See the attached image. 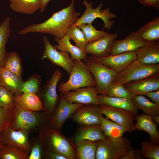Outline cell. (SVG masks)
I'll use <instances>...</instances> for the list:
<instances>
[{
	"label": "cell",
	"mask_w": 159,
	"mask_h": 159,
	"mask_svg": "<svg viewBox=\"0 0 159 159\" xmlns=\"http://www.w3.org/2000/svg\"><path fill=\"white\" fill-rule=\"evenodd\" d=\"M74 5V0H71L68 6L53 13L45 21L28 25L20 30L18 34L23 35L31 32H37L51 34L55 38L63 37L81 14L80 12L76 11Z\"/></svg>",
	"instance_id": "obj_1"
},
{
	"label": "cell",
	"mask_w": 159,
	"mask_h": 159,
	"mask_svg": "<svg viewBox=\"0 0 159 159\" xmlns=\"http://www.w3.org/2000/svg\"><path fill=\"white\" fill-rule=\"evenodd\" d=\"M44 150L61 154L68 159H76L74 143L59 131L47 126L37 132Z\"/></svg>",
	"instance_id": "obj_2"
},
{
	"label": "cell",
	"mask_w": 159,
	"mask_h": 159,
	"mask_svg": "<svg viewBox=\"0 0 159 159\" xmlns=\"http://www.w3.org/2000/svg\"><path fill=\"white\" fill-rule=\"evenodd\" d=\"M50 120L44 110L37 112L29 110L15 101L11 126L14 130L24 129L29 130L30 132H38L48 125Z\"/></svg>",
	"instance_id": "obj_3"
},
{
	"label": "cell",
	"mask_w": 159,
	"mask_h": 159,
	"mask_svg": "<svg viewBox=\"0 0 159 159\" xmlns=\"http://www.w3.org/2000/svg\"><path fill=\"white\" fill-rule=\"evenodd\" d=\"M72 72L68 80L60 83L58 88L60 94L67 91L89 86H95V80L82 60H73Z\"/></svg>",
	"instance_id": "obj_4"
},
{
	"label": "cell",
	"mask_w": 159,
	"mask_h": 159,
	"mask_svg": "<svg viewBox=\"0 0 159 159\" xmlns=\"http://www.w3.org/2000/svg\"><path fill=\"white\" fill-rule=\"evenodd\" d=\"M132 148L130 140L126 138L106 137L97 141L95 159H120Z\"/></svg>",
	"instance_id": "obj_5"
},
{
	"label": "cell",
	"mask_w": 159,
	"mask_h": 159,
	"mask_svg": "<svg viewBox=\"0 0 159 159\" xmlns=\"http://www.w3.org/2000/svg\"><path fill=\"white\" fill-rule=\"evenodd\" d=\"M159 73V64H142L137 59L117 74L112 84L124 85Z\"/></svg>",
	"instance_id": "obj_6"
},
{
	"label": "cell",
	"mask_w": 159,
	"mask_h": 159,
	"mask_svg": "<svg viewBox=\"0 0 159 159\" xmlns=\"http://www.w3.org/2000/svg\"><path fill=\"white\" fill-rule=\"evenodd\" d=\"M82 3L85 6V10L82 15L77 20L74 25L78 26L82 24L92 23L95 19L99 18L101 19L104 23L103 30L105 28L107 30L111 29L114 22V20H111L116 18V14L111 12L109 8L102 10V8L104 5L102 3H101L94 9L93 8L91 2L88 3L86 0H83Z\"/></svg>",
	"instance_id": "obj_7"
},
{
	"label": "cell",
	"mask_w": 159,
	"mask_h": 159,
	"mask_svg": "<svg viewBox=\"0 0 159 159\" xmlns=\"http://www.w3.org/2000/svg\"><path fill=\"white\" fill-rule=\"evenodd\" d=\"M83 61L95 80L97 92L104 90L109 86L117 74L116 71L99 62L92 55Z\"/></svg>",
	"instance_id": "obj_8"
},
{
	"label": "cell",
	"mask_w": 159,
	"mask_h": 159,
	"mask_svg": "<svg viewBox=\"0 0 159 159\" xmlns=\"http://www.w3.org/2000/svg\"><path fill=\"white\" fill-rule=\"evenodd\" d=\"M62 76L61 72L59 70H55L47 82L40 98L43 107V110L51 119L58 102L59 97L57 92V83Z\"/></svg>",
	"instance_id": "obj_9"
},
{
	"label": "cell",
	"mask_w": 159,
	"mask_h": 159,
	"mask_svg": "<svg viewBox=\"0 0 159 159\" xmlns=\"http://www.w3.org/2000/svg\"><path fill=\"white\" fill-rule=\"evenodd\" d=\"M103 114L100 105L83 104L80 107L71 117L79 126H100Z\"/></svg>",
	"instance_id": "obj_10"
},
{
	"label": "cell",
	"mask_w": 159,
	"mask_h": 159,
	"mask_svg": "<svg viewBox=\"0 0 159 159\" xmlns=\"http://www.w3.org/2000/svg\"><path fill=\"white\" fill-rule=\"evenodd\" d=\"M83 105L69 102L60 95L58 103L48 126L61 132L65 122L70 118L75 111Z\"/></svg>",
	"instance_id": "obj_11"
},
{
	"label": "cell",
	"mask_w": 159,
	"mask_h": 159,
	"mask_svg": "<svg viewBox=\"0 0 159 159\" xmlns=\"http://www.w3.org/2000/svg\"><path fill=\"white\" fill-rule=\"evenodd\" d=\"M30 131L26 129L14 130L11 125L0 134L2 141L5 145L15 146L29 154L31 150L29 137Z\"/></svg>",
	"instance_id": "obj_12"
},
{
	"label": "cell",
	"mask_w": 159,
	"mask_h": 159,
	"mask_svg": "<svg viewBox=\"0 0 159 159\" xmlns=\"http://www.w3.org/2000/svg\"><path fill=\"white\" fill-rule=\"evenodd\" d=\"M43 40L44 50L42 59H48L53 64L63 68L69 75L72 71L73 61L69 53L66 52L58 51L45 36L43 37Z\"/></svg>",
	"instance_id": "obj_13"
},
{
	"label": "cell",
	"mask_w": 159,
	"mask_h": 159,
	"mask_svg": "<svg viewBox=\"0 0 159 159\" xmlns=\"http://www.w3.org/2000/svg\"><path fill=\"white\" fill-rule=\"evenodd\" d=\"M100 107L106 118L123 127L129 133L134 131L133 127L135 117L133 114L123 109L111 106L101 105Z\"/></svg>",
	"instance_id": "obj_14"
},
{
	"label": "cell",
	"mask_w": 159,
	"mask_h": 159,
	"mask_svg": "<svg viewBox=\"0 0 159 159\" xmlns=\"http://www.w3.org/2000/svg\"><path fill=\"white\" fill-rule=\"evenodd\" d=\"M92 56L95 59L117 73L123 70L136 59V51L109 55L102 57Z\"/></svg>",
	"instance_id": "obj_15"
},
{
	"label": "cell",
	"mask_w": 159,
	"mask_h": 159,
	"mask_svg": "<svg viewBox=\"0 0 159 159\" xmlns=\"http://www.w3.org/2000/svg\"><path fill=\"white\" fill-rule=\"evenodd\" d=\"M98 94L95 86H89L69 91L60 95L70 102L100 105Z\"/></svg>",
	"instance_id": "obj_16"
},
{
	"label": "cell",
	"mask_w": 159,
	"mask_h": 159,
	"mask_svg": "<svg viewBox=\"0 0 159 159\" xmlns=\"http://www.w3.org/2000/svg\"><path fill=\"white\" fill-rule=\"evenodd\" d=\"M133 95H146L159 90V73L123 85Z\"/></svg>",
	"instance_id": "obj_17"
},
{
	"label": "cell",
	"mask_w": 159,
	"mask_h": 159,
	"mask_svg": "<svg viewBox=\"0 0 159 159\" xmlns=\"http://www.w3.org/2000/svg\"><path fill=\"white\" fill-rule=\"evenodd\" d=\"M146 42L139 37L136 32L132 31L125 38L113 41L110 55L136 51Z\"/></svg>",
	"instance_id": "obj_18"
},
{
	"label": "cell",
	"mask_w": 159,
	"mask_h": 159,
	"mask_svg": "<svg viewBox=\"0 0 159 159\" xmlns=\"http://www.w3.org/2000/svg\"><path fill=\"white\" fill-rule=\"evenodd\" d=\"M118 37L117 32L109 34L100 39L88 42L85 46L84 50L86 54L102 57L110 54L113 41Z\"/></svg>",
	"instance_id": "obj_19"
},
{
	"label": "cell",
	"mask_w": 159,
	"mask_h": 159,
	"mask_svg": "<svg viewBox=\"0 0 159 159\" xmlns=\"http://www.w3.org/2000/svg\"><path fill=\"white\" fill-rule=\"evenodd\" d=\"M136 59L147 64H159V40L147 42L136 51Z\"/></svg>",
	"instance_id": "obj_20"
},
{
	"label": "cell",
	"mask_w": 159,
	"mask_h": 159,
	"mask_svg": "<svg viewBox=\"0 0 159 159\" xmlns=\"http://www.w3.org/2000/svg\"><path fill=\"white\" fill-rule=\"evenodd\" d=\"M136 123L133 127L134 130L144 131L150 136V141L154 143L159 144V133L157 127L158 124L155 123L150 116L145 114L136 115Z\"/></svg>",
	"instance_id": "obj_21"
},
{
	"label": "cell",
	"mask_w": 159,
	"mask_h": 159,
	"mask_svg": "<svg viewBox=\"0 0 159 159\" xmlns=\"http://www.w3.org/2000/svg\"><path fill=\"white\" fill-rule=\"evenodd\" d=\"M100 126H79L73 137L74 143L83 140L96 141L106 137Z\"/></svg>",
	"instance_id": "obj_22"
},
{
	"label": "cell",
	"mask_w": 159,
	"mask_h": 159,
	"mask_svg": "<svg viewBox=\"0 0 159 159\" xmlns=\"http://www.w3.org/2000/svg\"><path fill=\"white\" fill-rule=\"evenodd\" d=\"M101 105H108L125 110L133 114H138V110L134 105L132 100L122 98L111 97L97 95Z\"/></svg>",
	"instance_id": "obj_23"
},
{
	"label": "cell",
	"mask_w": 159,
	"mask_h": 159,
	"mask_svg": "<svg viewBox=\"0 0 159 159\" xmlns=\"http://www.w3.org/2000/svg\"><path fill=\"white\" fill-rule=\"evenodd\" d=\"M23 81L4 67H0V86L13 93L15 96L21 93L20 89Z\"/></svg>",
	"instance_id": "obj_24"
},
{
	"label": "cell",
	"mask_w": 159,
	"mask_h": 159,
	"mask_svg": "<svg viewBox=\"0 0 159 159\" xmlns=\"http://www.w3.org/2000/svg\"><path fill=\"white\" fill-rule=\"evenodd\" d=\"M55 39L58 44L54 46L59 50L69 53L72 60H82L87 58V54L84 50L72 45L70 41L69 37L67 34L61 38Z\"/></svg>",
	"instance_id": "obj_25"
},
{
	"label": "cell",
	"mask_w": 159,
	"mask_h": 159,
	"mask_svg": "<svg viewBox=\"0 0 159 159\" xmlns=\"http://www.w3.org/2000/svg\"><path fill=\"white\" fill-rule=\"evenodd\" d=\"M136 32L145 42L159 40V17L157 16L146 23Z\"/></svg>",
	"instance_id": "obj_26"
},
{
	"label": "cell",
	"mask_w": 159,
	"mask_h": 159,
	"mask_svg": "<svg viewBox=\"0 0 159 159\" xmlns=\"http://www.w3.org/2000/svg\"><path fill=\"white\" fill-rule=\"evenodd\" d=\"M9 7L14 12L32 14L40 10V0H10Z\"/></svg>",
	"instance_id": "obj_27"
},
{
	"label": "cell",
	"mask_w": 159,
	"mask_h": 159,
	"mask_svg": "<svg viewBox=\"0 0 159 159\" xmlns=\"http://www.w3.org/2000/svg\"><path fill=\"white\" fill-rule=\"evenodd\" d=\"M97 141L83 140L75 143L77 159H95Z\"/></svg>",
	"instance_id": "obj_28"
},
{
	"label": "cell",
	"mask_w": 159,
	"mask_h": 159,
	"mask_svg": "<svg viewBox=\"0 0 159 159\" xmlns=\"http://www.w3.org/2000/svg\"><path fill=\"white\" fill-rule=\"evenodd\" d=\"M11 18H6L0 24V67H4L8 53L6 45L10 36Z\"/></svg>",
	"instance_id": "obj_29"
},
{
	"label": "cell",
	"mask_w": 159,
	"mask_h": 159,
	"mask_svg": "<svg viewBox=\"0 0 159 159\" xmlns=\"http://www.w3.org/2000/svg\"><path fill=\"white\" fill-rule=\"evenodd\" d=\"M15 100L27 109L37 112L43 110L42 102L37 94L21 93L15 96Z\"/></svg>",
	"instance_id": "obj_30"
},
{
	"label": "cell",
	"mask_w": 159,
	"mask_h": 159,
	"mask_svg": "<svg viewBox=\"0 0 159 159\" xmlns=\"http://www.w3.org/2000/svg\"><path fill=\"white\" fill-rule=\"evenodd\" d=\"M132 100L136 108L150 116L159 115V104L150 101L142 95L134 96Z\"/></svg>",
	"instance_id": "obj_31"
},
{
	"label": "cell",
	"mask_w": 159,
	"mask_h": 159,
	"mask_svg": "<svg viewBox=\"0 0 159 159\" xmlns=\"http://www.w3.org/2000/svg\"><path fill=\"white\" fill-rule=\"evenodd\" d=\"M100 127L107 137L112 138H122L125 132H128L127 130L123 127L103 117Z\"/></svg>",
	"instance_id": "obj_32"
},
{
	"label": "cell",
	"mask_w": 159,
	"mask_h": 159,
	"mask_svg": "<svg viewBox=\"0 0 159 159\" xmlns=\"http://www.w3.org/2000/svg\"><path fill=\"white\" fill-rule=\"evenodd\" d=\"M4 67L22 79L23 68L19 55L16 52L14 51L9 54L8 53Z\"/></svg>",
	"instance_id": "obj_33"
},
{
	"label": "cell",
	"mask_w": 159,
	"mask_h": 159,
	"mask_svg": "<svg viewBox=\"0 0 159 159\" xmlns=\"http://www.w3.org/2000/svg\"><path fill=\"white\" fill-rule=\"evenodd\" d=\"M97 94L113 97H122L132 100L133 96L123 85L111 84L105 89L97 92Z\"/></svg>",
	"instance_id": "obj_34"
},
{
	"label": "cell",
	"mask_w": 159,
	"mask_h": 159,
	"mask_svg": "<svg viewBox=\"0 0 159 159\" xmlns=\"http://www.w3.org/2000/svg\"><path fill=\"white\" fill-rule=\"evenodd\" d=\"M41 82V75L35 73L27 80L23 82L20 89L21 93L37 94L39 92Z\"/></svg>",
	"instance_id": "obj_35"
},
{
	"label": "cell",
	"mask_w": 159,
	"mask_h": 159,
	"mask_svg": "<svg viewBox=\"0 0 159 159\" xmlns=\"http://www.w3.org/2000/svg\"><path fill=\"white\" fill-rule=\"evenodd\" d=\"M29 154L10 145H5L0 150L1 159H28Z\"/></svg>",
	"instance_id": "obj_36"
},
{
	"label": "cell",
	"mask_w": 159,
	"mask_h": 159,
	"mask_svg": "<svg viewBox=\"0 0 159 159\" xmlns=\"http://www.w3.org/2000/svg\"><path fill=\"white\" fill-rule=\"evenodd\" d=\"M77 26L84 33L88 42L97 40L109 34L103 29L97 30L92 25V23L82 24Z\"/></svg>",
	"instance_id": "obj_37"
},
{
	"label": "cell",
	"mask_w": 159,
	"mask_h": 159,
	"mask_svg": "<svg viewBox=\"0 0 159 159\" xmlns=\"http://www.w3.org/2000/svg\"><path fill=\"white\" fill-rule=\"evenodd\" d=\"M75 43V45L84 50L86 45L88 43L82 31L77 26L72 25L67 30L66 34Z\"/></svg>",
	"instance_id": "obj_38"
},
{
	"label": "cell",
	"mask_w": 159,
	"mask_h": 159,
	"mask_svg": "<svg viewBox=\"0 0 159 159\" xmlns=\"http://www.w3.org/2000/svg\"><path fill=\"white\" fill-rule=\"evenodd\" d=\"M140 154L144 158L159 159V145L151 141L144 140L141 143Z\"/></svg>",
	"instance_id": "obj_39"
},
{
	"label": "cell",
	"mask_w": 159,
	"mask_h": 159,
	"mask_svg": "<svg viewBox=\"0 0 159 159\" xmlns=\"http://www.w3.org/2000/svg\"><path fill=\"white\" fill-rule=\"evenodd\" d=\"M14 94L5 87L0 86V107L13 109L15 104Z\"/></svg>",
	"instance_id": "obj_40"
},
{
	"label": "cell",
	"mask_w": 159,
	"mask_h": 159,
	"mask_svg": "<svg viewBox=\"0 0 159 159\" xmlns=\"http://www.w3.org/2000/svg\"><path fill=\"white\" fill-rule=\"evenodd\" d=\"M30 142L31 150L28 159H42L44 149L38 135Z\"/></svg>",
	"instance_id": "obj_41"
},
{
	"label": "cell",
	"mask_w": 159,
	"mask_h": 159,
	"mask_svg": "<svg viewBox=\"0 0 159 159\" xmlns=\"http://www.w3.org/2000/svg\"><path fill=\"white\" fill-rule=\"evenodd\" d=\"M13 115L14 109H7L0 107V134L11 125Z\"/></svg>",
	"instance_id": "obj_42"
},
{
	"label": "cell",
	"mask_w": 159,
	"mask_h": 159,
	"mask_svg": "<svg viewBox=\"0 0 159 159\" xmlns=\"http://www.w3.org/2000/svg\"><path fill=\"white\" fill-rule=\"evenodd\" d=\"M140 155V149H134L132 147L120 159H143Z\"/></svg>",
	"instance_id": "obj_43"
},
{
	"label": "cell",
	"mask_w": 159,
	"mask_h": 159,
	"mask_svg": "<svg viewBox=\"0 0 159 159\" xmlns=\"http://www.w3.org/2000/svg\"><path fill=\"white\" fill-rule=\"evenodd\" d=\"M44 159H68L63 155L58 153L44 150L43 157Z\"/></svg>",
	"instance_id": "obj_44"
},
{
	"label": "cell",
	"mask_w": 159,
	"mask_h": 159,
	"mask_svg": "<svg viewBox=\"0 0 159 159\" xmlns=\"http://www.w3.org/2000/svg\"><path fill=\"white\" fill-rule=\"evenodd\" d=\"M143 6H150L157 10L159 9V0H138Z\"/></svg>",
	"instance_id": "obj_45"
},
{
	"label": "cell",
	"mask_w": 159,
	"mask_h": 159,
	"mask_svg": "<svg viewBox=\"0 0 159 159\" xmlns=\"http://www.w3.org/2000/svg\"><path fill=\"white\" fill-rule=\"evenodd\" d=\"M154 103L159 104V90L152 91L145 95Z\"/></svg>",
	"instance_id": "obj_46"
},
{
	"label": "cell",
	"mask_w": 159,
	"mask_h": 159,
	"mask_svg": "<svg viewBox=\"0 0 159 159\" xmlns=\"http://www.w3.org/2000/svg\"><path fill=\"white\" fill-rule=\"evenodd\" d=\"M51 0H40L41 7L40 10V13H42L44 11L47 4Z\"/></svg>",
	"instance_id": "obj_47"
},
{
	"label": "cell",
	"mask_w": 159,
	"mask_h": 159,
	"mask_svg": "<svg viewBox=\"0 0 159 159\" xmlns=\"http://www.w3.org/2000/svg\"><path fill=\"white\" fill-rule=\"evenodd\" d=\"M152 119L155 123L159 125V115L150 116Z\"/></svg>",
	"instance_id": "obj_48"
},
{
	"label": "cell",
	"mask_w": 159,
	"mask_h": 159,
	"mask_svg": "<svg viewBox=\"0 0 159 159\" xmlns=\"http://www.w3.org/2000/svg\"><path fill=\"white\" fill-rule=\"evenodd\" d=\"M4 145H5L3 143L1 138L0 136V150H1Z\"/></svg>",
	"instance_id": "obj_49"
}]
</instances>
